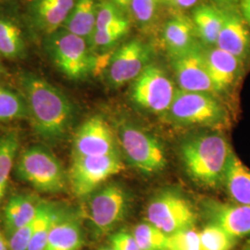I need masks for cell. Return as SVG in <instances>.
Here are the masks:
<instances>
[{"mask_svg":"<svg viewBox=\"0 0 250 250\" xmlns=\"http://www.w3.org/2000/svg\"><path fill=\"white\" fill-rule=\"evenodd\" d=\"M20 83L35 132L49 142L62 139L74 114L70 99L52 83L32 72L22 73Z\"/></svg>","mask_w":250,"mask_h":250,"instance_id":"cell-1","label":"cell"},{"mask_svg":"<svg viewBox=\"0 0 250 250\" xmlns=\"http://www.w3.org/2000/svg\"><path fill=\"white\" fill-rule=\"evenodd\" d=\"M232 146L220 133L191 136L180 146V157L186 171L199 186L224 188V177L231 160Z\"/></svg>","mask_w":250,"mask_h":250,"instance_id":"cell-2","label":"cell"},{"mask_svg":"<svg viewBox=\"0 0 250 250\" xmlns=\"http://www.w3.org/2000/svg\"><path fill=\"white\" fill-rule=\"evenodd\" d=\"M164 115L170 123L183 126L226 129L231 125V116L227 107L216 96L208 93L177 89Z\"/></svg>","mask_w":250,"mask_h":250,"instance_id":"cell-3","label":"cell"},{"mask_svg":"<svg viewBox=\"0 0 250 250\" xmlns=\"http://www.w3.org/2000/svg\"><path fill=\"white\" fill-rule=\"evenodd\" d=\"M45 48L54 65L71 80H83L94 73L95 53L87 40L64 28L45 36Z\"/></svg>","mask_w":250,"mask_h":250,"instance_id":"cell-4","label":"cell"},{"mask_svg":"<svg viewBox=\"0 0 250 250\" xmlns=\"http://www.w3.org/2000/svg\"><path fill=\"white\" fill-rule=\"evenodd\" d=\"M16 172L21 180L45 193L62 192L68 183V174L62 164L51 152L40 146L29 147L20 155Z\"/></svg>","mask_w":250,"mask_h":250,"instance_id":"cell-5","label":"cell"},{"mask_svg":"<svg viewBox=\"0 0 250 250\" xmlns=\"http://www.w3.org/2000/svg\"><path fill=\"white\" fill-rule=\"evenodd\" d=\"M116 136L126 160L136 170L152 175L166 168L165 149L153 134L130 123H124L118 127Z\"/></svg>","mask_w":250,"mask_h":250,"instance_id":"cell-6","label":"cell"},{"mask_svg":"<svg viewBox=\"0 0 250 250\" xmlns=\"http://www.w3.org/2000/svg\"><path fill=\"white\" fill-rule=\"evenodd\" d=\"M146 219L170 235L195 227L197 213L190 201L182 194L173 190H163L148 202Z\"/></svg>","mask_w":250,"mask_h":250,"instance_id":"cell-7","label":"cell"},{"mask_svg":"<svg viewBox=\"0 0 250 250\" xmlns=\"http://www.w3.org/2000/svg\"><path fill=\"white\" fill-rule=\"evenodd\" d=\"M124 170L125 164L119 154L99 157H73L68 172V182L76 197H88L107 179Z\"/></svg>","mask_w":250,"mask_h":250,"instance_id":"cell-8","label":"cell"},{"mask_svg":"<svg viewBox=\"0 0 250 250\" xmlns=\"http://www.w3.org/2000/svg\"><path fill=\"white\" fill-rule=\"evenodd\" d=\"M130 204L129 194L119 184H108L92 193L87 216L95 232L100 235L111 232L126 218Z\"/></svg>","mask_w":250,"mask_h":250,"instance_id":"cell-9","label":"cell"},{"mask_svg":"<svg viewBox=\"0 0 250 250\" xmlns=\"http://www.w3.org/2000/svg\"><path fill=\"white\" fill-rule=\"evenodd\" d=\"M176 91L174 83L164 70L149 64L134 81L130 96L138 107L154 114L164 115L171 105Z\"/></svg>","mask_w":250,"mask_h":250,"instance_id":"cell-10","label":"cell"},{"mask_svg":"<svg viewBox=\"0 0 250 250\" xmlns=\"http://www.w3.org/2000/svg\"><path fill=\"white\" fill-rule=\"evenodd\" d=\"M151 46L140 39L128 41L114 51L107 67V78L113 87L134 81L150 64Z\"/></svg>","mask_w":250,"mask_h":250,"instance_id":"cell-11","label":"cell"},{"mask_svg":"<svg viewBox=\"0 0 250 250\" xmlns=\"http://www.w3.org/2000/svg\"><path fill=\"white\" fill-rule=\"evenodd\" d=\"M117 142L116 134L102 117H91L81 125L75 134L72 158L119 154Z\"/></svg>","mask_w":250,"mask_h":250,"instance_id":"cell-12","label":"cell"},{"mask_svg":"<svg viewBox=\"0 0 250 250\" xmlns=\"http://www.w3.org/2000/svg\"><path fill=\"white\" fill-rule=\"evenodd\" d=\"M171 66L180 90L217 96L202 46L197 45L187 53L171 58Z\"/></svg>","mask_w":250,"mask_h":250,"instance_id":"cell-13","label":"cell"},{"mask_svg":"<svg viewBox=\"0 0 250 250\" xmlns=\"http://www.w3.org/2000/svg\"><path fill=\"white\" fill-rule=\"evenodd\" d=\"M209 223L216 224L232 237L240 240L250 237V208L236 203L208 198L202 202Z\"/></svg>","mask_w":250,"mask_h":250,"instance_id":"cell-14","label":"cell"},{"mask_svg":"<svg viewBox=\"0 0 250 250\" xmlns=\"http://www.w3.org/2000/svg\"><path fill=\"white\" fill-rule=\"evenodd\" d=\"M203 52L217 95L232 93L241 81L245 64L217 46L204 47Z\"/></svg>","mask_w":250,"mask_h":250,"instance_id":"cell-15","label":"cell"},{"mask_svg":"<svg viewBox=\"0 0 250 250\" xmlns=\"http://www.w3.org/2000/svg\"><path fill=\"white\" fill-rule=\"evenodd\" d=\"M76 0H31L28 16L36 32L46 36L62 28Z\"/></svg>","mask_w":250,"mask_h":250,"instance_id":"cell-16","label":"cell"},{"mask_svg":"<svg viewBox=\"0 0 250 250\" xmlns=\"http://www.w3.org/2000/svg\"><path fill=\"white\" fill-rule=\"evenodd\" d=\"M216 46L231 54L245 65L250 61V30L235 8L224 9V25Z\"/></svg>","mask_w":250,"mask_h":250,"instance_id":"cell-17","label":"cell"},{"mask_svg":"<svg viewBox=\"0 0 250 250\" xmlns=\"http://www.w3.org/2000/svg\"><path fill=\"white\" fill-rule=\"evenodd\" d=\"M162 39L170 59L187 53L198 45L192 19L181 14L167 21L163 27Z\"/></svg>","mask_w":250,"mask_h":250,"instance_id":"cell-18","label":"cell"},{"mask_svg":"<svg viewBox=\"0 0 250 250\" xmlns=\"http://www.w3.org/2000/svg\"><path fill=\"white\" fill-rule=\"evenodd\" d=\"M83 243V231L77 219L59 208L45 250H79Z\"/></svg>","mask_w":250,"mask_h":250,"instance_id":"cell-19","label":"cell"},{"mask_svg":"<svg viewBox=\"0 0 250 250\" xmlns=\"http://www.w3.org/2000/svg\"><path fill=\"white\" fill-rule=\"evenodd\" d=\"M191 19L197 32V38L205 47L216 46L224 25V9H219L210 4H201L194 9Z\"/></svg>","mask_w":250,"mask_h":250,"instance_id":"cell-20","label":"cell"},{"mask_svg":"<svg viewBox=\"0 0 250 250\" xmlns=\"http://www.w3.org/2000/svg\"><path fill=\"white\" fill-rule=\"evenodd\" d=\"M224 188L230 201L250 208V169L235 152L229 161Z\"/></svg>","mask_w":250,"mask_h":250,"instance_id":"cell-21","label":"cell"},{"mask_svg":"<svg viewBox=\"0 0 250 250\" xmlns=\"http://www.w3.org/2000/svg\"><path fill=\"white\" fill-rule=\"evenodd\" d=\"M99 0H76L62 28L89 42L96 29Z\"/></svg>","mask_w":250,"mask_h":250,"instance_id":"cell-22","label":"cell"},{"mask_svg":"<svg viewBox=\"0 0 250 250\" xmlns=\"http://www.w3.org/2000/svg\"><path fill=\"white\" fill-rule=\"evenodd\" d=\"M41 202H37L34 197L18 195L9 198L4 209L5 228L12 234L22 226L32 222L36 217Z\"/></svg>","mask_w":250,"mask_h":250,"instance_id":"cell-23","label":"cell"},{"mask_svg":"<svg viewBox=\"0 0 250 250\" xmlns=\"http://www.w3.org/2000/svg\"><path fill=\"white\" fill-rule=\"evenodd\" d=\"M25 52V42L18 24L10 19L0 18V55L16 60L22 58Z\"/></svg>","mask_w":250,"mask_h":250,"instance_id":"cell-24","label":"cell"},{"mask_svg":"<svg viewBox=\"0 0 250 250\" xmlns=\"http://www.w3.org/2000/svg\"><path fill=\"white\" fill-rule=\"evenodd\" d=\"M19 146L20 139L16 132L4 134L0 138V204L8 188L9 176L14 165Z\"/></svg>","mask_w":250,"mask_h":250,"instance_id":"cell-25","label":"cell"},{"mask_svg":"<svg viewBox=\"0 0 250 250\" xmlns=\"http://www.w3.org/2000/svg\"><path fill=\"white\" fill-rule=\"evenodd\" d=\"M58 210L59 208H56L52 204L41 202L36 230L27 250H45L48 234Z\"/></svg>","mask_w":250,"mask_h":250,"instance_id":"cell-26","label":"cell"},{"mask_svg":"<svg viewBox=\"0 0 250 250\" xmlns=\"http://www.w3.org/2000/svg\"><path fill=\"white\" fill-rule=\"evenodd\" d=\"M130 27L131 22L128 19L114 25L101 30H95L88 42L91 50L95 53L98 50L105 51L112 47L129 33Z\"/></svg>","mask_w":250,"mask_h":250,"instance_id":"cell-27","label":"cell"},{"mask_svg":"<svg viewBox=\"0 0 250 250\" xmlns=\"http://www.w3.org/2000/svg\"><path fill=\"white\" fill-rule=\"evenodd\" d=\"M199 237L201 250H232L238 243L236 238L211 223L199 232Z\"/></svg>","mask_w":250,"mask_h":250,"instance_id":"cell-28","label":"cell"},{"mask_svg":"<svg viewBox=\"0 0 250 250\" xmlns=\"http://www.w3.org/2000/svg\"><path fill=\"white\" fill-rule=\"evenodd\" d=\"M133 234L141 250H166L168 234L148 222L137 224Z\"/></svg>","mask_w":250,"mask_h":250,"instance_id":"cell-29","label":"cell"},{"mask_svg":"<svg viewBox=\"0 0 250 250\" xmlns=\"http://www.w3.org/2000/svg\"><path fill=\"white\" fill-rule=\"evenodd\" d=\"M28 108L24 99L9 89L0 87V122L24 119Z\"/></svg>","mask_w":250,"mask_h":250,"instance_id":"cell-30","label":"cell"},{"mask_svg":"<svg viewBox=\"0 0 250 250\" xmlns=\"http://www.w3.org/2000/svg\"><path fill=\"white\" fill-rule=\"evenodd\" d=\"M166 250H201L199 232L195 227L168 235Z\"/></svg>","mask_w":250,"mask_h":250,"instance_id":"cell-31","label":"cell"},{"mask_svg":"<svg viewBox=\"0 0 250 250\" xmlns=\"http://www.w3.org/2000/svg\"><path fill=\"white\" fill-rule=\"evenodd\" d=\"M162 0H133L131 14L141 27L151 24L157 17Z\"/></svg>","mask_w":250,"mask_h":250,"instance_id":"cell-32","label":"cell"},{"mask_svg":"<svg viewBox=\"0 0 250 250\" xmlns=\"http://www.w3.org/2000/svg\"><path fill=\"white\" fill-rule=\"evenodd\" d=\"M128 20L127 15L109 0H99L95 30H101Z\"/></svg>","mask_w":250,"mask_h":250,"instance_id":"cell-33","label":"cell"},{"mask_svg":"<svg viewBox=\"0 0 250 250\" xmlns=\"http://www.w3.org/2000/svg\"><path fill=\"white\" fill-rule=\"evenodd\" d=\"M39 212V210H38ZM38 213L36 218L26 225L22 226L10 235L9 244L10 250H27L34 232L36 230Z\"/></svg>","mask_w":250,"mask_h":250,"instance_id":"cell-34","label":"cell"},{"mask_svg":"<svg viewBox=\"0 0 250 250\" xmlns=\"http://www.w3.org/2000/svg\"><path fill=\"white\" fill-rule=\"evenodd\" d=\"M109 242L110 247L114 250H141L134 234L125 231L113 233L109 238Z\"/></svg>","mask_w":250,"mask_h":250,"instance_id":"cell-35","label":"cell"},{"mask_svg":"<svg viewBox=\"0 0 250 250\" xmlns=\"http://www.w3.org/2000/svg\"><path fill=\"white\" fill-rule=\"evenodd\" d=\"M197 1L198 0H162V4H165L175 11H184L195 7Z\"/></svg>","mask_w":250,"mask_h":250,"instance_id":"cell-36","label":"cell"},{"mask_svg":"<svg viewBox=\"0 0 250 250\" xmlns=\"http://www.w3.org/2000/svg\"><path fill=\"white\" fill-rule=\"evenodd\" d=\"M118 9H121L125 14H131V5L133 0H109Z\"/></svg>","mask_w":250,"mask_h":250,"instance_id":"cell-37","label":"cell"},{"mask_svg":"<svg viewBox=\"0 0 250 250\" xmlns=\"http://www.w3.org/2000/svg\"><path fill=\"white\" fill-rule=\"evenodd\" d=\"M240 14L247 24L250 26V0H241Z\"/></svg>","mask_w":250,"mask_h":250,"instance_id":"cell-38","label":"cell"},{"mask_svg":"<svg viewBox=\"0 0 250 250\" xmlns=\"http://www.w3.org/2000/svg\"><path fill=\"white\" fill-rule=\"evenodd\" d=\"M212 5L222 9H234L236 5V0H210Z\"/></svg>","mask_w":250,"mask_h":250,"instance_id":"cell-39","label":"cell"},{"mask_svg":"<svg viewBox=\"0 0 250 250\" xmlns=\"http://www.w3.org/2000/svg\"><path fill=\"white\" fill-rule=\"evenodd\" d=\"M0 250H10L9 241L6 239L3 232L0 231Z\"/></svg>","mask_w":250,"mask_h":250,"instance_id":"cell-40","label":"cell"},{"mask_svg":"<svg viewBox=\"0 0 250 250\" xmlns=\"http://www.w3.org/2000/svg\"><path fill=\"white\" fill-rule=\"evenodd\" d=\"M240 250H250V239H248L247 241L244 243V245L242 246Z\"/></svg>","mask_w":250,"mask_h":250,"instance_id":"cell-41","label":"cell"},{"mask_svg":"<svg viewBox=\"0 0 250 250\" xmlns=\"http://www.w3.org/2000/svg\"><path fill=\"white\" fill-rule=\"evenodd\" d=\"M6 73H7V71H6V69L4 68L3 64L0 62V74H6Z\"/></svg>","mask_w":250,"mask_h":250,"instance_id":"cell-42","label":"cell"},{"mask_svg":"<svg viewBox=\"0 0 250 250\" xmlns=\"http://www.w3.org/2000/svg\"><path fill=\"white\" fill-rule=\"evenodd\" d=\"M99 250H114V249H113V248H111V247L109 246V247H104V248H101V249Z\"/></svg>","mask_w":250,"mask_h":250,"instance_id":"cell-43","label":"cell"}]
</instances>
